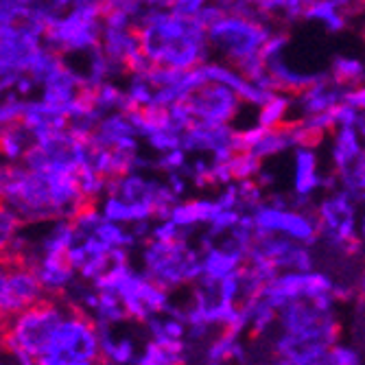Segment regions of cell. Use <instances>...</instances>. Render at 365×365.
Here are the masks:
<instances>
[{
	"label": "cell",
	"instance_id": "4",
	"mask_svg": "<svg viewBox=\"0 0 365 365\" xmlns=\"http://www.w3.org/2000/svg\"><path fill=\"white\" fill-rule=\"evenodd\" d=\"M295 171H293V188L300 197H311L317 188H322L319 160L315 149L297 147L295 151Z\"/></svg>",
	"mask_w": 365,
	"mask_h": 365
},
{
	"label": "cell",
	"instance_id": "2",
	"mask_svg": "<svg viewBox=\"0 0 365 365\" xmlns=\"http://www.w3.org/2000/svg\"><path fill=\"white\" fill-rule=\"evenodd\" d=\"M106 363L101 344V324L86 307L73 302L59 322L42 365H90Z\"/></svg>",
	"mask_w": 365,
	"mask_h": 365
},
{
	"label": "cell",
	"instance_id": "7",
	"mask_svg": "<svg viewBox=\"0 0 365 365\" xmlns=\"http://www.w3.org/2000/svg\"><path fill=\"white\" fill-rule=\"evenodd\" d=\"M330 79L339 88L352 90L365 83V61L354 57H335L330 63Z\"/></svg>",
	"mask_w": 365,
	"mask_h": 365
},
{
	"label": "cell",
	"instance_id": "5",
	"mask_svg": "<svg viewBox=\"0 0 365 365\" xmlns=\"http://www.w3.org/2000/svg\"><path fill=\"white\" fill-rule=\"evenodd\" d=\"M223 208L219 202H210V199H184L173 206L171 219L180 227H195V225H210V221L221 212Z\"/></svg>",
	"mask_w": 365,
	"mask_h": 365
},
{
	"label": "cell",
	"instance_id": "8",
	"mask_svg": "<svg viewBox=\"0 0 365 365\" xmlns=\"http://www.w3.org/2000/svg\"><path fill=\"white\" fill-rule=\"evenodd\" d=\"M359 354L348 348V346H341V344H335V346H330L328 354H326V361L324 363H333V365H354L359 363Z\"/></svg>",
	"mask_w": 365,
	"mask_h": 365
},
{
	"label": "cell",
	"instance_id": "1",
	"mask_svg": "<svg viewBox=\"0 0 365 365\" xmlns=\"http://www.w3.org/2000/svg\"><path fill=\"white\" fill-rule=\"evenodd\" d=\"M71 304L73 300L66 293H46L36 304L5 319L0 330V354H9L18 363H42Z\"/></svg>",
	"mask_w": 365,
	"mask_h": 365
},
{
	"label": "cell",
	"instance_id": "9",
	"mask_svg": "<svg viewBox=\"0 0 365 365\" xmlns=\"http://www.w3.org/2000/svg\"><path fill=\"white\" fill-rule=\"evenodd\" d=\"M359 232H361V237L365 239V217L361 219V225H359Z\"/></svg>",
	"mask_w": 365,
	"mask_h": 365
},
{
	"label": "cell",
	"instance_id": "3",
	"mask_svg": "<svg viewBox=\"0 0 365 365\" xmlns=\"http://www.w3.org/2000/svg\"><path fill=\"white\" fill-rule=\"evenodd\" d=\"M254 225L260 230H269L276 235L289 237L297 243L313 245L322 239V230L315 217V208H289L274 206L264 202L254 210Z\"/></svg>",
	"mask_w": 365,
	"mask_h": 365
},
{
	"label": "cell",
	"instance_id": "10",
	"mask_svg": "<svg viewBox=\"0 0 365 365\" xmlns=\"http://www.w3.org/2000/svg\"><path fill=\"white\" fill-rule=\"evenodd\" d=\"M361 289H365V274H363V280H361Z\"/></svg>",
	"mask_w": 365,
	"mask_h": 365
},
{
	"label": "cell",
	"instance_id": "6",
	"mask_svg": "<svg viewBox=\"0 0 365 365\" xmlns=\"http://www.w3.org/2000/svg\"><path fill=\"white\" fill-rule=\"evenodd\" d=\"M291 108H293V98L291 96L274 92L256 108V123L262 125V127H267V129H274V127L282 125L284 120H289L293 116Z\"/></svg>",
	"mask_w": 365,
	"mask_h": 365
},
{
	"label": "cell",
	"instance_id": "11",
	"mask_svg": "<svg viewBox=\"0 0 365 365\" xmlns=\"http://www.w3.org/2000/svg\"><path fill=\"white\" fill-rule=\"evenodd\" d=\"M3 324H5V319H0V330H3Z\"/></svg>",
	"mask_w": 365,
	"mask_h": 365
},
{
	"label": "cell",
	"instance_id": "12",
	"mask_svg": "<svg viewBox=\"0 0 365 365\" xmlns=\"http://www.w3.org/2000/svg\"><path fill=\"white\" fill-rule=\"evenodd\" d=\"M363 42H365V24H363Z\"/></svg>",
	"mask_w": 365,
	"mask_h": 365
}]
</instances>
